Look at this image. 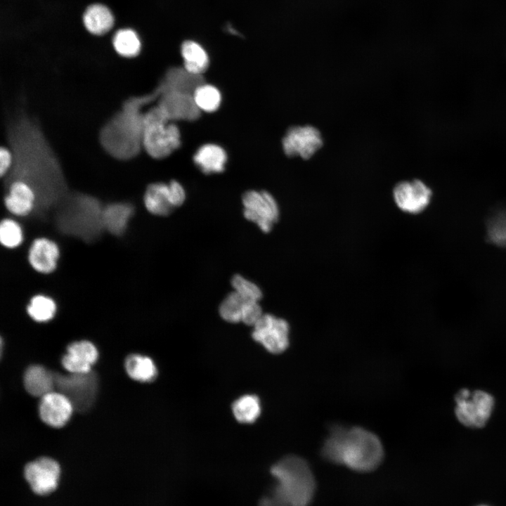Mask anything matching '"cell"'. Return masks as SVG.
<instances>
[{
  "label": "cell",
  "instance_id": "29",
  "mask_svg": "<svg viewBox=\"0 0 506 506\" xmlns=\"http://www.w3.org/2000/svg\"><path fill=\"white\" fill-rule=\"evenodd\" d=\"M194 102L200 110L212 112L216 110L221 100V96L215 86L200 84L193 92Z\"/></svg>",
  "mask_w": 506,
  "mask_h": 506
},
{
  "label": "cell",
  "instance_id": "23",
  "mask_svg": "<svg viewBox=\"0 0 506 506\" xmlns=\"http://www.w3.org/2000/svg\"><path fill=\"white\" fill-rule=\"evenodd\" d=\"M86 29L91 34L102 35L109 32L114 25L110 10L102 4H93L87 8L83 15Z\"/></svg>",
  "mask_w": 506,
  "mask_h": 506
},
{
  "label": "cell",
  "instance_id": "13",
  "mask_svg": "<svg viewBox=\"0 0 506 506\" xmlns=\"http://www.w3.org/2000/svg\"><path fill=\"white\" fill-rule=\"evenodd\" d=\"M432 190L420 179L401 181L393 188L392 197L396 206L403 212L417 214L429 205Z\"/></svg>",
  "mask_w": 506,
  "mask_h": 506
},
{
  "label": "cell",
  "instance_id": "31",
  "mask_svg": "<svg viewBox=\"0 0 506 506\" xmlns=\"http://www.w3.org/2000/svg\"><path fill=\"white\" fill-rule=\"evenodd\" d=\"M23 241V232L20 225L12 219H4L0 223V242L8 249L19 247Z\"/></svg>",
  "mask_w": 506,
  "mask_h": 506
},
{
  "label": "cell",
  "instance_id": "10",
  "mask_svg": "<svg viewBox=\"0 0 506 506\" xmlns=\"http://www.w3.org/2000/svg\"><path fill=\"white\" fill-rule=\"evenodd\" d=\"M242 200L245 217L264 233L271 231L280 216L279 206L274 197L265 190H249L243 194Z\"/></svg>",
  "mask_w": 506,
  "mask_h": 506
},
{
  "label": "cell",
  "instance_id": "12",
  "mask_svg": "<svg viewBox=\"0 0 506 506\" xmlns=\"http://www.w3.org/2000/svg\"><path fill=\"white\" fill-rule=\"evenodd\" d=\"M167 81L169 84H162L163 94L158 105L167 113L170 119H194L200 115V110L196 106L193 93L190 91L179 88L169 72Z\"/></svg>",
  "mask_w": 506,
  "mask_h": 506
},
{
  "label": "cell",
  "instance_id": "8",
  "mask_svg": "<svg viewBox=\"0 0 506 506\" xmlns=\"http://www.w3.org/2000/svg\"><path fill=\"white\" fill-rule=\"evenodd\" d=\"M55 387L65 395L78 411H85L93 405L98 389L97 377L90 371L67 375L53 373Z\"/></svg>",
  "mask_w": 506,
  "mask_h": 506
},
{
  "label": "cell",
  "instance_id": "25",
  "mask_svg": "<svg viewBox=\"0 0 506 506\" xmlns=\"http://www.w3.org/2000/svg\"><path fill=\"white\" fill-rule=\"evenodd\" d=\"M125 369L131 378L142 382H152L157 375L153 361L139 354H132L126 358Z\"/></svg>",
  "mask_w": 506,
  "mask_h": 506
},
{
  "label": "cell",
  "instance_id": "21",
  "mask_svg": "<svg viewBox=\"0 0 506 506\" xmlns=\"http://www.w3.org/2000/svg\"><path fill=\"white\" fill-rule=\"evenodd\" d=\"M146 209L157 216L169 214L174 207L171 205L169 185L164 183H154L149 185L143 196Z\"/></svg>",
  "mask_w": 506,
  "mask_h": 506
},
{
  "label": "cell",
  "instance_id": "9",
  "mask_svg": "<svg viewBox=\"0 0 506 506\" xmlns=\"http://www.w3.org/2000/svg\"><path fill=\"white\" fill-rule=\"evenodd\" d=\"M320 130L310 124L290 126L282 139L283 150L290 157L312 158L323 146Z\"/></svg>",
  "mask_w": 506,
  "mask_h": 506
},
{
  "label": "cell",
  "instance_id": "34",
  "mask_svg": "<svg viewBox=\"0 0 506 506\" xmlns=\"http://www.w3.org/2000/svg\"><path fill=\"white\" fill-rule=\"evenodd\" d=\"M263 316L258 301H246L244 304L241 321L248 325H254Z\"/></svg>",
  "mask_w": 506,
  "mask_h": 506
},
{
  "label": "cell",
  "instance_id": "7",
  "mask_svg": "<svg viewBox=\"0 0 506 506\" xmlns=\"http://www.w3.org/2000/svg\"><path fill=\"white\" fill-rule=\"evenodd\" d=\"M455 414L465 427L481 428L488 422L495 407L494 397L484 390L461 389L455 394Z\"/></svg>",
  "mask_w": 506,
  "mask_h": 506
},
{
  "label": "cell",
  "instance_id": "26",
  "mask_svg": "<svg viewBox=\"0 0 506 506\" xmlns=\"http://www.w3.org/2000/svg\"><path fill=\"white\" fill-rule=\"evenodd\" d=\"M232 411L239 422L252 423L258 418L261 413L259 399L254 395H244L233 403Z\"/></svg>",
  "mask_w": 506,
  "mask_h": 506
},
{
  "label": "cell",
  "instance_id": "11",
  "mask_svg": "<svg viewBox=\"0 0 506 506\" xmlns=\"http://www.w3.org/2000/svg\"><path fill=\"white\" fill-rule=\"evenodd\" d=\"M289 332L290 325L285 320L272 314H263L254 325L252 336L268 352L278 354L289 345Z\"/></svg>",
  "mask_w": 506,
  "mask_h": 506
},
{
  "label": "cell",
  "instance_id": "22",
  "mask_svg": "<svg viewBox=\"0 0 506 506\" xmlns=\"http://www.w3.org/2000/svg\"><path fill=\"white\" fill-rule=\"evenodd\" d=\"M24 386L30 394L42 397L55 387L54 374L41 365H32L25 372Z\"/></svg>",
  "mask_w": 506,
  "mask_h": 506
},
{
  "label": "cell",
  "instance_id": "28",
  "mask_svg": "<svg viewBox=\"0 0 506 506\" xmlns=\"http://www.w3.org/2000/svg\"><path fill=\"white\" fill-rule=\"evenodd\" d=\"M28 315L37 322H46L53 318L56 312L55 301L44 294L33 296L27 306Z\"/></svg>",
  "mask_w": 506,
  "mask_h": 506
},
{
  "label": "cell",
  "instance_id": "19",
  "mask_svg": "<svg viewBox=\"0 0 506 506\" xmlns=\"http://www.w3.org/2000/svg\"><path fill=\"white\" fill-rule=\"evenodd\" d=\"M134 214V207L129 203L114 202L103 207V228L112 235H119L126 231Z\"/></svg>",
  "mask_w": 506,
  "mask_h": 506
},
{
  "label": "cell",
  "instance_id": "2",
  "mask_svg": "<svg viewBox=\"0 0 506 506\" xmlns=\"http://www.w3.org/2000/svg\"><path fill=\"white\" fill-rule=\"evenodd\" d=\"M321 454L332 463L358 472H368L380 465L384 449L379 439L365 429L335 425L330 429Z\"/></svg>",
  "mask_w": 506,
  "mask_h": 506
},
{
  "label": "cell",
  "instance_id": "39",
  "mask_svg": "<svg viewBox=\"0 0 506 506\" xmlns=\"http://www.w3.org/2000/svg\"><path fill=\"white\" fill-rule=\"evenodd\" d=\"M479 506H487V505H479Z\"/></svg>",
  "mask_w": 506,
  "mask_h": 506
},
{
  "label": "cell",
  "instance_id": "37",
  "mask_svg": "<svg viewBox=\"0 0 506 506\" xmlns=\"http://www.w3.org/2000/svg\"><path fill=\"white\" fill-rule=\"evenodd\" d=\"M13 162V156L9 148L1 147L0 150V173L5 176L9 171Z\"/></svg>",
  "mask_w": 506,
  "mask_h": 506
},
{
  "label": "cell",
  "instance_id": "4",
  "mask_svg": "<svg viewBox=\"0 0 506 506\" xmlns=\"http://www.w3.org/2000/svg\"><path fill=\"white\" fill-rule=\"evenodd\" d=\"M270 473L275 480L273 488L287 506H309L316 483L305 460L294 455L285 456L271 466Z\"/></svg>",
  "mask_w": 506,
  "mask_h": 506
},
{
  "label": "cell",
  "instance_id": "32",
  "mask_svg": "<svg viewBox=\"0 0 506 506\" xmlns=\"http://www.w3.org/2000/svg\"><path fill=\"white\" fill-rule=\"evenodd\" d=\"M231 285L235 292L246 301H259L262 297L260 287L240 275L237 274L232 278Z\"/></svg>",
  "mask_w": 506,
  "mask_h": 506
},
{
  "label": "cell",
  "instance_id": "24",
  "mask_svg": "<svg viewBox=\"0 0 506 506\" xmlns=\"http://www.w3.org/2000/svg\"><path fill=\"white\" fill-rule=\"evenodd\" d=\"M184 70L194 75H200L208 67L209 56L205 48L193 40L183 41L181 46Z\"/></svg>",
  "mask_w": 506,
  "mask_h": 506
},
{
  "label": "cell",
  "instance_id": "5",
  "mask_svg": "<svg viewBox=\"0 0 506 506\" xmlns=\"http://www.w3.org/2000/svg\"><path fill=\"white\" fill-rule=\"evenodd\" d=\"M169 116L159 105L143 116V147L153 158H164L176 150L181 144L178 126L168 123Z\"/></svg>",
  "mask_w": 506,
  "mask_h": 506
},
{
  "label": "cell",
  "instance_id": "15",
  "mask_svg": "<svg viewBox=\"0 0 506 506\" xmlns=\"http://www.w3.org/2000/svg\"><path fill=\"white\" fill-rule=\"evenodd\" d=\"M74 408L70 401L60 392L51 391L41 398L39 415L44 422L53 427L67 423Z\"/></svg>",
  "mask_w": 506,
  "mask_h": 506
},
{
  "label": "cell",
  "instance_id": "33",
  "mask_svg": "<svg viewBox=\"0 0 506 506\" xmlns=\"http://www.w3.org/2000/svg\"><path fill=\"white\" fill-rule=\"evenodd\" d=\"M488 236L493 242L506 246V213L495 217L490 223Z\"/></svg>",
  "mask_w": 506,
  "mask_h": 506
},
{
  "label": "cell",
  "instance_id": "14",
  "mask_svg": "<svg viewBox=\"0 0 506 506\" xmlns=\"http://www.w3.org/2000/svg\"><path fill=\"white\" fill-rule=\"evenodd\" d=\"M60 466L49 458H40L29 462L24 474L32 491L39 495H46L54 491L60 476Z\"/></svg>",
  "mask_w": 506,
  "mask_h": 506
},
{
  "label": "cell",
  "instance_id": "35",
  "mask_svg": "<svg viewBox=\"0 0 506 506\" xmlns=\"http://www.w3.org/2000/svg\"><path fill=\"white\" fill-rule=\"evenodd\" d=\"M171 205L174 207L181 206L186 200V192L178 181L173 180L168 183Z\"/></svg>",
  "mask_w": 506,
  "mask_h": 506
},
{
  "label": "cell",
  "instance_id": "6",
  "mask_svg": "<svg viewBox=\"0 0 506 506\" xmlns=\"http://www.w3.org/2000/svg\"><path fill=\"white\" fill-rule=\"evenodd\" d=\"M60 223L63 230L83 238H91L103 228V207L93 197L74 196L65 206Z\"/></svg>",
  "mask_w": 506,
  "mask_h": 506
},
{
  "label": "cell",
  "instance_id": "17",
  "mask_svg": "<svg viewBox=\"0 0 506 506\" xmlns=\"http://www.w3.org/2000/svg\"><path fill=\"white\" fill-rule=\"evenodd\" d=\"M4 205L7 210L18 216L30 214L37 207V197L33 189L23 181H8Z\"/></svg>",
  "mask_w": 506,
  "mask_h": 506
},
{
  "label": "cell",
  "instance_id": "20",
  "mask_svg": "<svg viewBox=\"0 0 506 506\" xmlns=\"http://www.w3.org/2000/svg\"><path fill=\"white\" fill-rule=\"evenodd\" d=\"M193 160L205 174L219 173L224 170L227 160L225 150L218 145H202L195 153Z\"/></svg>",
  "mask_w": 506,
  "mask_h": 506
},
{
  "label": "cell",
  "instance_id": "38",
  "mask_svg": "<svg viewBox=\"0 0 506 506\" xmlns=\"http://www.w3.org/2000/svg\"><path fill=\"white\" fill-rule=\"evenodd\" d=\"M226 30L228 32L234 34V35H240L239 32L234 29V27L231 24H227L225 27Z\"/></svg>",
  "mask_w": 506,
  "mask_h": 506
},
{
  "label": "cell",
  "instance_id": "27",
  "mask_svg": "<svg viewBox=\"0 0 506 506\" xmlns=\"http://www.w3.org/2000/svg\"><path fill=\"white\" fill-rule=\"evenodd\" d=\"M116 52L124 57H135L141 51V42L137 33L131 29H121L112 39Z\"/></svg>",
  "mask_w": 506,
  "mask_h": 506
},
{
  "label": "cell",
  "instance_id": "1",
  "mask_svg": "<svg viewBox=\"0 0 506 506\" xmlns=\"http://www.w3.org/2000/svg\"><path fill=\"white\" fill-rule=\"evenodd\" d=\"M7 136L13 156L5 176L29 185L37 197V206L51 205L65 193V183L59 162L39 125L26 114L18 115L10 123Z\"/></svg>",
  "mask_w": 506,
  "mask_h": 506
},
{
  "label": "cell",
  "instance_id": "30",
  "mask_svg": "<svg viewBox=\"0 0 506 506\" xmlns=\"http://www.w3.org/2000/svg\"><path fill=\"white\" fill-rule=\"evenodd\" d=\"M245 300L236 292L229 293L219 306V314L226 321L238 323L241 321Z\"/></svg>",
  "mask_w": 506,
  "mask_h": 506
},
{
  "label": "cell",
  "instance_id": "18",
  "mask_svg": "<svg viewBox=\"0 0 506 506\" xmlns=\"http://www.w3.org/2000/svg\"><path fill=\"white\" fill-rule=\"evenodd\" d=\"M97 358V349L91 342L79 341L67 346V353L63 357L62 363L71 373H85L91 371V367Z\"/></svg>",
  "mask_w": 506,
  "mask_h": 506
},
{
  "label": "cell",
  "instance_id": "3",
  "mask_svg": "<svg viewBox=\"0 0 506 506\" xmlns=\"http://www.w3.org/2000/svg\"><path fill=\"white\" fill-rule=\"evenodd\" d=\"M161 91L146 96L132 97L126 100L122 110L102 128L100 141L111 156L119 160L135 157L143 146V116L142 106Z\"/></svg>",
  "mask_w": 506,
  "mask_h": 506
},
{
  "label": "cell",
  "instance_id": "36",
  "mask_svg": "<svg viewBox=\"0 0 506 506\" xmlns=\"http://www.w3.org/2000/svg\"><path fill=\"white\" fill-rule=\"evenodd\" d=\"M258 506H287L281 495L272 488L266 495H263L258 502Z\"/></svg>",
  "mask_w": 506,
  "mask_h": 506
},
{
  "label": "cell",
  "instance_id": "16",
  "mask_svg": "<svg viewBox=\"0 0 506 506\" xmlns=\"http://www.w3.org/2000/svg\"><path fill=\"white\" fill-rule=\"evenodd\" d=\"M59 256L58 245L47 238L40 237L32 242L27 259L34 271L42 274H49L56 270Z\"/></svg>",
  "mask_w": 506,
  "mask_h": 506
}]
</instances>
